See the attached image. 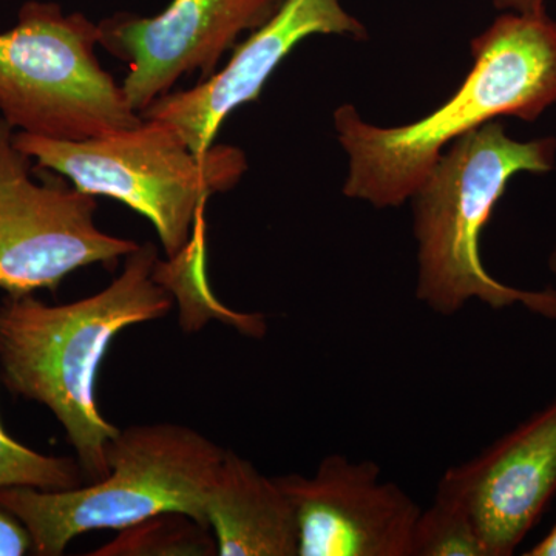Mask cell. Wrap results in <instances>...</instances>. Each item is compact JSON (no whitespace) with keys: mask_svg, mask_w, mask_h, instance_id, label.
<instances>
[{"mask_svg":"<svg viewBox=\"0 0 556 556\" xmlns=\"http://www.w3.org/2000/svg\"><path fill=\"white\" fill-rule=\"evenodd\" d=\"M159 260L155 244H139L121 276L90 298L47 305L7 295L0 305V380L60 420L89 484L108 477L105 448L121 431L98 405L102 358L121 331L166 317L174 305L153 276Z\"/></svg>","mask_w":556,"mask_h":556,"instance_id":"cell-1","label":"cell"},{"mask_svg":"<svg viewBox=\"0 0 556 556\" xmlns=\"http://www.w3.org/2000/svg\"><path fill=\"white\" fill-rule=\"evenodd\" d=\"M473 68L460 89L408 126H371L353 105L334 112L340 144L350 156L343 193L372 206L412 200L448 142L497 116L535 121L556 102V22L507 13L471 40Z\"/></svg>","mask_w":556,"mask_h":556,"instance_id":"cell-2","label":"cell"},{"mask_svg":"<svg viewBox=\"0 0 556 556\" xmlns=\"http://www.w3.org/2000/svg\"><path fill=\"white\" fill-rule=\"evenodd\" d=\"M556 139L519 142L503 124L485 123L455 139L412 197L417 241L416 298L439 316H455L471 300L492 309L522 306L556 320V289H519L485 269L479 241L518 172L554 169Z\"/></svg>","mask_w":556,"mask_h":556,"instance_id":"cell-3","label":"cell"},{"mask_svg":"<svg viewBox=\"0 0 556 556\" xmlns=\"http://www.w3.org/2000/svg\"><path fill=\"white\" fill-rule=\"evenodd\" d=\"M226 450L178 424H148L109 442V475L70 490L5 486L0 506L24 522L33 554L60 556L91 530H123L142 519L181 511L206 526L204 503Z\"/></svg>","mask_w":556,"mask_h":556,"instance_id":"cell-4","label":"cell"},{"mask_svg":"<svg viewBox=\"0 0 556 556\" xmlns=\"http://www.w3.org/2000/svg\"><path fill=\"white\" fill-rule=\"evenodd\" d=\"M14 142L39 169L70 179L80 192L109 197L148 218L167 258L189 243L211 197L239 185L243 150L212 146L197 153L169 124L144 119L130 129L61 141L16 131Z\"/></svg>","mask_w":556,"mask_h":556,"instance_id":"cell-5","label":"cell"},{"mask_svg":"<svg viewBox=\"0 0 556 556\" xmlns=\"http://www.w3.org/2000/svg\"><path fill=\"white\" fill-rule=\"evenodd\" d=\"M98 24L30 0L0 33V118L35 137L84 141L142 123L97 56Z\"/></svg>","mask_w":556,"mask_h":556,"instance_id":"cell-6","label":"cell"},{"mask_svg":"<svg viewBox=\"0 0 556 556\" xmlns=\"http://www.w3.org/2000/svg\"><path fill=\"white\" fill-rule=\"evenodd\" d=\"M0 118V289L9 295L56 291L68 274L91 265L115 268L138 243L109 236L94 223L97 197L64 177L36 182L33 160Z\"/></svg>","mask_w":556,"mask_h":556,"instance_id":"cell-7","label":"cell"},{"mask_svg":"<svg viewBox=\"0 0 556 556\" xmlns=\"http://www.w3.org/2000/svg\"><path fill=\"white\" fill-rule=\"evenodd\" d=\"M285 0H172L155 16L116 13L98 24L100 46L129 65L121 84L141 113L179 79L214 75L243 33L276 16Z\"/></svg>","mask_w":556,"mask_h":556,"instance_id":"cell-8","label":"cell"},{"mask_svg":"<svg viewBox=\"0 0 556 556\" xmlns=\"http://www.w3.org/2000/svg\"><path fill=\"white\" fill-rule=\"evenodd\" d=\"M294 510L299 556H412L420 508L372 460L329 455L311 477H276Z\"/></svg>","mask_w":556,"mask_h":556,"instance_id":"cell-9","label":"cell"},{"mask_svg":"<svg viewBox=\"0 0 556 556\" xmlns=\"http://www.w3.org/2000/svg\"><path fill=\"white\" fill-rule=\"evenodd\" d=\"M556 495V397L473 459L450 467L437 496L466 510L486 556H510Z\"/></svg>","mask_w":556,"mask_h":556,"instance_id":"cell-10","label":"cell"},{"mask_svg":"<svg viewBox=\"0 0 556 556\" xmlns=\"http://www.w3.org/2000/svg\"><path fill=\"white\" fill-rule=\"evenodd\" d=\"M314 35L365 39L367 30L340 0H285L276 16L233 47L225 67L192 89L164 94L139 115L169 124L193 152H207L225 121L241 105L258 101L278 65Z\"/></svg>","mask_w":556,"mask_h":556,"instance_id":"cell-11","label":"cell"},{"mask_svg":"<svg viewBox=\"0 0 556 556\" xmlns=\"http://www.w3.org/2000/svg\"><path fill=\"white\" fill-rule=\"evenodd\" d=\"M222 556H299L294 510L276 477L226 450L204 503Z\"/></svg>","mask_w":556,"mask_h":556,"instance_id":"cell-12","label":"cell"},{"mask_svg":"<svg viewBox=\"0 0 556 556\" xmlns=\"http://www.w3.org/2000/svg\"><path fill=\"white\" fill-rule=\"evenodd\" d=\"M206 223L201 215L193 226L189 243L169 262L159 260L153 276L170 292L172 298L179 300L181 320L189 313L204 311L208 316L232 325L249 338H263L268 329L263 314L236 313L212 295L206 276Z\"/></svg>","mask_w":556,"mask_h":556,"instance_id":"cell-13","label":"cell"},{"mask_svg":"<svg viewBox=\"0 0 556 556\" xmlns=\"http://www.w3.org/2000/svg\"><path fill=\"white\" fill-rule=\"evenodd\" d=\"M94 556H208L218 555L214 533L181 511H163L119 530V535Z\"/></svg>","mask_w":556,"mask_h":556,"instance_id":"cell-14","label":"cell"},{"mask_svg":"<svg viewBox=\"0 0 556 556\" xmlns=\"http://www.w3.org/2000/svg\"><path fill=\"white\" fill-rule=\"evenodd\" d=\"M84 479L78 459L47 456L25 447L9 437L0 422V489L33 486L56 492L76 489Z\"/></svg>","mask_w":556,"mask_h":556,"instance_id":"cell-15","label":"cell"},{"mask_svg":"<svg viewBox=\"0 0 556 556\" xmlns=\"http://www.w3.org/2000/svg\"><path fill=\"white\" fill-rule=\"evenodd\" d=\"M412 556H486V552L466 510L437 496L417 518Z\"/></svg>","mask_w":556,"mask_h":556,"instance_id":"cell-16","label":"cell"},{"mask_svg":"<svg viewBox=\"0 0 556 556\" xmlns=\"http://www.w3.org/2000/svg\"><path fill=\"white\" fill-rule=\"evenodd\" d=\"M33 551L27 527L16 515L0 506V556H24Z\"/></svg>","mask_w":556,"mask_h":556,"instance_id":"cell-17","label":"cell"},{"mask_svg":"<svg viewBox=\"0 0 556 556\" xmlns=\"http://www.w3.org/2000/svg\"><path fill=\"white\" fill-rule=\"evenodd\" d=\"M493 7L500 11L525 14V16H541L547 13L546 0H492Z\"/></svg>","mask_w":556,"mask_h":556,"instance_id":"cell-18","label":"cell"},{"mask_svg":"<svg viewBox=\"0 0 556 556\" xmlns=\"http://www.w3.org/2000/svg\"><path fill=\"white\" fill-rule=\"evenodd\" d=\"M526 556H556V525L552 527L543 540L538 541L535 546L527 551Z\"/></svg>","mask_w":556,"mask_h":556,"instance_id":"cell-19","label":"cell"},{"mask_svg":"<svg viewBox=\"0 0 556 556\" xmlns=\"http://www.w3.org/2000/svg\"><path fill=\"white\" fill-rule=\"evenodd\" d=\"M548 269H551L556 276V247L554 248V251H552L551 257H548Z\"/></svg>","mask_w":556,"mask_h":556,"instance_id":"cell-20","label":"cell"}]
</instances>
